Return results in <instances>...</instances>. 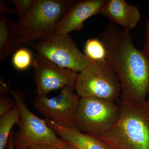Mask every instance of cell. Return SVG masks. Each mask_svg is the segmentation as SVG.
<instances>
[{
	"label": "cell",
	"instance_id": "obj_1",
	"mask_svg": "<svg viewBox=\"0 0 149 149\" xmlns=\"http://www.w3.org/2000/svg\"><path fill=\"white\" fill-rule=\"evenodd\" d=\"M130 30L111 22L100 34L107 51V61L120 80L121 95L136 102L149 96V53L133 44Z\"/></svg>",
	"mask_w": 149,
	"mask_h": 149
},
{
	"label": "cell",
	"instance_id": "obj_2",
	"mask_svg": "<svg viewBox=\"0 0 149 149\" xmlns=\"http://www.w3.org/2000/svg\"><path fill=\"white\" fill-rule=\"evenodd\" d=\"M118 103L117 122L96 137L111 149H149V101H133L121 95Z\"/></svg>",
	"mask_w": 149,
	"mask_h": 149
},
{
	"label": "cell",
	"instance_id": "obj_3",
	"mask_svg": "<svg viewBox=\"0 0 149 149\" xmlns=\"http://www.w3.org/2000/svg\"><path fill=\"white\" fill-rule=\"evenodd\" d=\"M72 0H35L26 16L18 21L24 44L38 42L54 34L56 26Z\"/></svg>",
	"mask_w": 149,
	"mask_h": 149
},
{
	"label": "cell",
	"instance_id": "obj_4",
	"mask_svg": "<svg viewBox=\"0 0 149 149\" xmlns=\"http://www.w3.org/2000/svg\"><path fill=\"white\" fill-rule=\"evenodd\" d=\"M74 90L80 98L119 101L122 87L115 70L107 61L92 62L78 73Z\"/></svg>",
	"mask_w": 149,
	"mask_h": 149
},
{
	"label": "cell",
	"instance_id": "obj_5",
	"mask_svg": "<svg viewBox=\"0 0 149 149\" xmlns=\"http://www.w3.org/2000/svg\"><path fill=\"white\" fill-rule=\"evenodd\" d=\"M20 112V123L13 136L15 148L45 144L60 149H65L68 143L58 138L57 134L42 119L34 114L27 107L25 95L20 90H9Z\"/></svg>",
	"mask_w": 149,
	"mask_h": 149
},
{
	"label": "cell",
	"instance_id": "obj_6",
	"mask_svg": "<svg viewBox=\"0 0 149 149\" xmlns=\"http://www.w3.org/2000/svg\"><path fill=\"white\" fill-rule=\"evenodd\" d=\"M120 114V106L116 102L95 98H80L76 128L85 134L99 136L113 127Z\"/></svg>",
	"mask_w": 149,
	"mask_h": 149
},
{
	"label": "cell",
	"instance_id": "obj_7",
	"mask_svg": "<svg viewBox=\"0 0 149 149\" xmlns=\"http://www.w3.org/2000/svg\"><path fill=\"white\" fill-rule=\"evenodd\" d=\"M39 55L58 66L79 73L92 62L68 35L54 34L29 45Z\"/></svg>",
	"mask_w": 149,
	"mask_h": 149
},
{
	"label": "cell",
	"instance_id": "obj_8",
	"mask_svg": "<svg viewBox=\"0 0 149 149\" xmlns=\"http://www.w3.org/2000/svg\"><path fill=\"white\" fill-rule=\"evenodd\" d=\"M73 91L66 87L53 97L37 96L34 100V107L46 119L66 127L77 129L76 116L80 98Z\"/></svg>",
	"mask_w": 149,
	"mask_h": 149
},
{
	"label": "cell",
	"instance_id": "obj_9",
	"mask_svg": "<svg viewBox=\"0 0 149 149\" xmlns=\"http://www.w3.org/2000/svg\"><path fill=\"white\" fill-rule=\"evenodd\" d=\"M37 96L66 87L74 90L78 73L61 67L36 54L32 62Z\"/></svg>",
	"mask_w": 149,
	"mask_h": 149
},
{
	"label": "cell",
	"instance_id": "obj_10",
	"mask_svg": "<svg viewBox=\"0 0 149 149\" xmlns=\"http://www.w3.org/2000/svg\"><path fill=\"white\" fill-rule=\"evenodd\" d=\"M106 0L72 1L56 26L55 33L68 35L80 31L88 19L101 13Z\"/></svg>",
	"mask_w": 149,
	"mask_h": 149
},
{
	"label": "cell",
	"instance_id": "obj_11",
	"mask_svg": "<svg viewBox=\"0 0 149 149\" xmlns=\"http://www.w3.org/2000/svg\"><path fill=\"white\" fill-rule=\"evenodd\" d=\"M100 14L112 23L129 30L136 28L141 19L139 7L125 0H106Z\"/></svg>",
	"mask_w": 149,
	"mask_h": 149
},
{
	"label": "cell",
	"instance_id": "obj_12",
	"mask_svg": "<svg viewBox=\"0 0 149 149\" xmlns=\"http://www.w3.org/2000/svg\"><path fill=\"white\" fill-rule=\"evenodd\" d=\"M45 119L48 126L61 140L78 149H111L96 136L85 134L76 128L61 125L50 119Z\"/></svg>",
	"mask_w": 149,
	"mask_h": 149
},
{
	"label": "cell",
	"instance_id": "obj_13",
	"mask_svg": "<svg viewBox=\"0 0 149 149\" xmlns=\"http://www.w3.org/2000/svg\"><path fill=\"white\" fill-rule=\"evenodd\" d=\"M24 45L18 24L0 15V60H5Z\"/></svg>",
	"mask_w": 149,
	"mask_h": 149
},
{
	"label": "cell",
	"instance_id": "obj_14",
	"mask_svg": "<svg viewBox=\"0 0 149 149\" xmlns=\"http://www.w3.org/2000/svg\"><path fill=\"white\" fill-rule=\"evenodd\" d=\"M20 111L15 104L13 109L0 118V149H6L13 126L20 123Z\"/></svg>",
	"mask_w": 149,
	"mask_h": 149
},
{
	"label": "cell",
	"instance_id": "obj_15",
	"mask_svg": "<svg viewBox=\"0 0 149 149\" xmlns=\"http://www.w3.org/2000/svg\"><path fill=\"white\" fill-rule=\"evenodd\" d=\"M84 54L93 62L107 60L106 48L99 38H92L87 40L84 47Z\"/></svg>",
	"mask_w": 149,
	"mask_h": 149
},
{
	"label": "cell",
	"instance_id": "obj_16",
	"mask_svg": "<svg viewBox=\"0 0 149 149\" xmlns=\"http://www.w3.org/2000/svg\"><path fill=\"white\" fill-rule=\"evenodd\" d=\"M31 52L25 48H20L14 53L12 58V63L16 69L24 70L31 65L32 61Z\"/></svg>",
	"mask_w": 149,
	"mask_h": 149
},
{
	"label": "cell",
	"instance_id": "obj_17",
	"mask_svg": "<svg viewBox=\"0 0 149 149\" xmlns=\"http://www.w3.org/2000/svg\"><path fill=\"white\" fill-rule=\"evenodd\" d=\"M9 2L14 6L18 21L26 16L32 8L35 0H10Z\"/></svg>",
	"mask_w": 149,
	"mask_h": 149
},
{
	"label": "cell",
	"instance_id": "obj_18",
	"mask_svg": "<svg viewBox=\"0 0 149 149\" xmlns=\"http://www.w3.org/2000/svg\"><path fill=\"white\" fill-rule=\"evenodd\" d=\"M11 98L6 95H2L0 98V117L8 113L15 106Z\"/></svg>",
	"mask_w": 149,
	"mask_h": 149
},
{
	"label": "cell",
	"instance_id": "obj_19",
	"mask_svg": "<svg viewBox=\"0 0 149 149\" xmlns=\"http://www.w3.org/2000/svg\"><path fill=\"white\" fill-rule=\"evenodd\" d=\"M149 17L146 22L145 27V37H144V49L149 53V1L148 4Z\"/></svg>",
	"mask_w": 149,
	"mask_h": 149
},
{
	"label": "cell",
	"instance_id": "obj_20",
	"mask_svg": "<svg viewBox=\"0 0 149 149\" xmlns=\"http://www.w3.org/2000/svg\"><path fill=\"white\" fill-rule=\"evenodd\" d=\"M15 14L16 13V10L15 8H12L9 6L3 0L0 1V13L1 14H3V13Z\"/></svg>",
	"mask_w": 149,
	"mask_h": 149
},
{
	"label": "cell",
	"instance_id": "obj_21",
	"mask_svg": "<svg viewBox=\"0 0 149 149\" xmlns=\"http://www.w3.org/2000/svg\"><path fill=\"white\" fill-rule=\"evenodd\" d=\"M17 149H60L58 148L50 145H45V144H38V145H32L28 146L23 147Z\"/></svg>",
	"mask_w": 149,
	"mask_h": 149
},
{
	"label": "cell",
	"instance_id": "obj_22",
	"mask_svg": "<svg viewBox=\"0 0 149 149\" xmlns=\"http://www.w3.org/2000/svg\"><path fill=\"white\" fill-rule=\"evenodd\" d=\"M13 132L12 131L9 138L8 142L6 149H15L13 144Z\"/></svg>",
	"mask_w": 149,
	"mask_h": 149
},
{
	"label": "cell",
	"instance_id": "obj_23",
	"mask_svg": "<svg viewBox=\"0 0 149 149\" xmlns=\"http://www.w3.org/2000/svg\"><path fill=\"white\" fill-rule=\"evenodd\" d=\"M65 149H78L77 148H75V147L73 146L72 145H70V144H68V145L66 147Z\"/></svg>",
	"mask_w": 149,
	"mask_h": 149
}]
</instances>
